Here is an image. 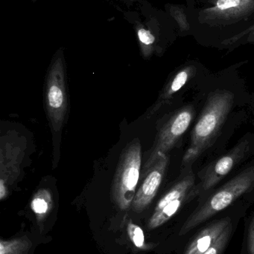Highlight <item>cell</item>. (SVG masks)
I'll use <instances>...</instances> for the list:
<instances>
[{
  "label": "cell",
  "instance_id": "1",
  "mask_svg": "<svg viewBox=\"0 0 254 254\" xmlns=\"http://www.w3.org/2000/svg\"><path fill=\"white\" fill-rule=\"evenodd\" d=\"M234 95L218 91L209 97L191 134L190 145L183 158V166L191 167L212 144L234 105Z\"/></svg>",
  "mask_w": 254,
  "mask_h": 254
},
{
  "label": "cell",
  "instance_id": "2",
  "mask_svg": "<svg viewBox=\"0 0 254 254\" xmlns=\"http://www.w3.org/2000/svg\"><path fill=\"white\" fill-rule=\"evenodd\" d=\"M254 187V166H252L219 188L199 206L183 224L180 235H184L200 224L225 210Z\"/></svg>",
  "mask_w": 254,
  "mask_h": 254
},
{
  "label": "cell",
  "instance_id": "3",
  "mask_svg": "<svg viewBox=\"0 0 254 254\" xmlns=\"http://www.w3.org/2000/svg\"><path fill=\"white\" fill-rule=\"evenodd\" d=\"M45 107L52 133L61 134L68 111L65 61L61 50L54 57L46 76Z\"/></svg>",
  "mask_w": 254,
  "mask_h": 254
},
{
  "label": "cell",
  "instance_id": "4",
  "mask_svg": "<svg viewBox=\"0 0 254 254\" xmlns=\"http://www.w3.org/2000/svg\"><path fill=\"white\" fill-rule=\"evenodd\" d=\"M141 164V143L135 138L122 151L112 185L113 201L122 210L128 209L134 201Z\"/></svg>",
  "mask_w": 254,
  "mask_h": 254
},
{
  "label": "cell",
  "instance_id": "5",
  "mask_svg": "<svg viewBox=\"0 0 254 254\" xmlns=\"http://www.w3.org/2000/svg\"><path fill=\"white\" fill-rule=\"evenodd\" d=\"M194 117L195 110L190 106H186L173 113L158 132L153 148L145 164V173L154 164L158 155L167 154L177 144L189 128Z\"/></svg>",
  "mask_w": 254,
  "mask_h": 254
},
{
  "label": "cell",
  "instance_id": "6",
  "mask_svg": "<svg viewBox=\"0 0 254 254\" xmlns=\"http://www.w3.org/2000/svg\"><path fill=\"white\" fill-rule=\"evenodd\" d=\"M249 147L247 140H241L230 152L205 167L199 173L200 182L189 192V199L202 195L214 188L246 156Z\"/></svg>",
  "mask_w": 254,
  "mask_h": 254
},
{
  "label": "cell",
  "instance_id": "7",
  "mask_svg": "<svg viewBox=\"0 0 254 254\" xmlns=\"http://www.w3.org/2000/svg\"><path fill=\"white\" fill-rule=\"evenodd\" d=\"M254 13V0H215L213 5L201 10L199 20L211 26L237 23Z\"/></svg>",
  "mask_w": 254,
  "mask_h": 254
},
{
  "label": "cell",
  "instance_id": "8",
  "mask_svg": "<svg viewBox=\"0 0 254 254\" xmlns=\"http://www.w3.org/2000/svg\"><path fill=\"white\" fill-rule=\"evenodd\" d=\"M168 163L167 154H160L154 164L146 172V179L136 192L132 203L133 209L136 212L143 211L152 203L162 183Z\"/></svg>",
  "mask_w": 254,
  "mask_h": 254
},
{
  "label": "cell",
  "instance_id": "9",
  "mask_svg": "<svg viewBox=\"0 0 254 254\" xmlns=\"http://www.w3.org/2000/svg\"><path fill=\"white\" fill-rule=\"evenodd\" d=\"M230 225H231V219L225 218L204 228L191 242L184 254H204L213 246Z\"/></svg>",
  "mask_w": 254,
  "mask_h": 254
},
{
  "label": "cell",
  "instance_id": "10",
  "mask_svg": "<svg viewBox=\"0 0 254 254\" xmlns=\"http://www.w3.org/2000/svg\"><path fill=\"white\" fill-rule=\"evenodd\" d=\"M195 68L193 66H186L179 70L171 80H169L167 84L158 97V101L155 105L151 108L148 114V117L154 116L160 111L163 107L171 102L174 95L186 84L188 81L195 74Z\"/></svg>",
  "mask_w": 254,
  "mask_h": 254
},
{
  "label": "cell",
  "instance_id": "11",
  "mask_svg": "<svg viewBox=\"0 0 254 254\" xmlns=\"http://www.w3.org/2000/svg\"><path fill=\"white\" fill-rule=\"evenodd\" d=\"M187 201H189V195L177 198V199L169 203L159 211L154 212V214L152 215L150 220H149V229H155L168 222L180 210L183 203Z\"/></svg>",
  "mask_w": 254,
  "mask_h": 254
},
{
  "label": "cell",
  "instance_id": "12",
  "mask_svg": "<svg viewBox=\"0 0 254 254\" xmlns=\"http://www.w3.org/2000/svg\"><path fill=\"white\" fill-rule=\"evenodd\" d=\"M52 198L49 190L40 189L34 195L31 202V208L38 219H43L52 209Z\"/></svg>",
  "mask_w": 254,
  "mask_h": 254
},
{
  "label": "cell",
  "instance_id": "13",
  "mask_svg": "<svg viewBox=\"0 0 254 254\" xmlns=\"http://www.w3.org/2000/svg\"><path fill=\"white\" fill-rule=\"evenodd\" d=\"M137 35L140 43L142 54L145 58H150L155 50V36L150 30L146 28L144 25L140 24L137 25Z\"/></svg>",
  "mask_w": 254,
  "mask_h": 254
},
{
  "label": "cell",
  "instance_id": "14",
  "mask_svg": "<svg viewBox=\"0 0 254 254\" xmlns=\"http://www.w3.org/2000/svg\"><path fill=\"white\" fill-rule=\"evenodd\" d=\"M28 243L22 240L0 242V254H22L28 249Z\"/></svg>",
  "mask_w": 254,
  "mask_h": 254
},
{
  "label": "cell",
  "instance_id": "15",
  "mask_svg": "<svg viewBox=\"0 0 254 254\" xmlns=\"http://www.w3.org/2000/svg\"><path fill=\"white\" fill-rule=\"evenodd\" d=\"M231 232H232V224L226 228L213 246L204 254H222L229 241Z\"/></svg>",
  "mask_w": 254,
  "mask_h": 254
},
{
  "label": "cell",
  "instance_id": "16",
  "mask_svg": "<svg viewBox=\"0 0 254 254\" xmlns=\"http://www.w3.org/2000/svg\"><path fill=\"white\" fill-rule=\"evenodd\" d=\"M128 233L132 243L138 249H143L145 246V236L143 230L138 225L129 223Z\"/></svg>",
  "mask_w": 254,
  "mask_h": 254
},
{
  "label": "cell",
  "instance_id": "17",
  "mask_svg": "<svg viewBox=\"0 0 254 254\" xmlns=\"http://www.w3.org/2000/svg\"><path fill=\"white\" fill-rule=\"evenodd\" d=\"M171 13L172 16H174V19L177 20L180 25V28H187L189 26H187V22H186V18H181V15L183 14L180 10H179L177 8H171Z\"/></svg>",
  "mask_w": 254,
  "mask_h": 254
},
{
  "label": "cell",
  "instance_id": "18",
  "mask_svg": "<svg viewBox=\"0 0 254 254\" xmlns=\"http://www.w3.org/2000/svg\"><path fill=\"white\" fill-rule=\"evenodd\" d=\"M249 252L250 254H254V217L251 222L249 228Z\"/></svg>",
  "mask_w": 254,
  "mask_h": 254
}]
</instances>
